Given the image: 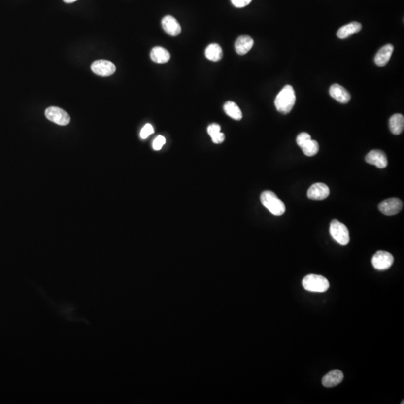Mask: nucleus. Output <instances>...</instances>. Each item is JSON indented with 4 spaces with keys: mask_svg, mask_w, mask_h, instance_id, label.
Returning a JSON list of instances; mask_svg holds the SVG:
<instances>
[{
    "mask_svg": "<svg viewBox=\"0 0 404 404\" xmlns=\"http://www.w3.org/2000/svg\"><path fill=\"white\" fill-rule=\"evenodd\" d=\"M231 1L236 8H243L252 2V0H231Z\"/></svg>",
    "mask_w": 404,
    "mask_h": 404,
    "instance_id": "26",
    "label": "nucleus"
},
{
    "mask_svg": "<svg viewBox=\"0 0 404 404\" xmlns=\"http://www.w3.org/2000/svg\"><path fill=\"white\" fill-rule=\"evenodd\" d=\"M362 27V24H361L360 23L353 21V22L350 23V24H347V25L343 26V27H340V28L337 30V37H339L340 39L347 38V37H350L352 34L361 31Z\"/></svg>",
    "mask_w": 404,
    "mask_h": 404,
    "instance_id": "16",
    "label": "nucleus"
},
{
    "mask_svg": "<svg viewBox=\"0 0 404 404\" xmlns=\"http://www.w3.org/2000/svg\"><path fill=\"white\" fill-rule=\"evenodd\" d=\"M154 130L152 125H150V124H147V125H145L144 128L141 129V132H140V137H141L142 139H145V138H148L150 135L154 134Z\"/></svg>",
    "mask_w": 404,
    "mask_h": 404,
    "instance_id": "24",
    "label": "nucleus"
},
{
    "mask_svg": "<svg viewBox=\"0 0 404 404\" xmlns=\"http://www.w3.org/2000/svg\"><path fill=\"white\" fill-rule=\"evenodd\" d=\"M77 0H64V2L66 3H72V2H76Z\"/></svg>",
    "mask_w": 404,
    "mask_h": 404,
    "instance_id": "27",
    "label": "nucleus"
},
{
    "mask_svg": "<svg viewBox=\"0 0 404 404\" xmlns=\"http://www.w3.org/2000/svg\"><path fill=\"white\" fill-rule=\"evenodd\" d=\"M403 208L402 201L397 198H391L382 201L379 204V210L386 216L398 214Z\"/></svg>",
    "mask_w": 404,
    "mask_h": 404,
    "instance_id": "7",
    "label": "nucleus"
},
{
    "mask_svg": "<svg viewBox=\"0 0 404 404\" xmlns=\"http://www.w3.org/2000/svg\"><path fill=\"white\" fill-rule=\"evenodd\" d=\"M368 164L374 165L379 168H386L388 165L387 157L383 151L380 150H373L366 157Z\"/></svg>",
    "mask_w": 404,
    "mask_h": 404,
    "instance_id": "10",
    "label": "nucleus"
},
{
    "mask_svg": "<svg viewBox=\"0 0 404 404\" xmlns=\"http://www.w3.org/2000/svg\"><path fill=\"white\" fill-rule=\"evenodd\" d=\"M389 128L391 132L395 135L402 134L404 128V115L401 114H395L389 119Z\"/></svg>",
    "mask_w": 404,
    "mask_h": 404,
    "instance_id": "18",
    "label": "nucleus"
},
{
    "mask_svg": "<svg viewBox=\"0 0 404 404\" xmlns=\"http://www.w3.org/2000/svg\"><path fill=\"white\" fill-rule=\"evenodd\" d=\"M393 51L394 47L392 44H386V45L381 47L374 57V62L376 66H379V67H383V66H386L389 63V61L390 60Z\"/></svg>",
    "mask_w": 404,
    "mask_h": 404,
    "instance_id": "12",
    "label": "nucleus"
},
{
    "mask_svg": "<svg viewBox=\"0 0 404 404\" xmlns=\"http://www.w3.org/2000/svg\"><path fill=\"white\" fill-rule=\"evenodd\" d=\"M372 265L377 270H386L392 267L394 258L392 254L386 251H378L372 258Z\"/></svg>",
    "mask_w": 404,
    "mask_h": 404,
    "instance_id": "6",
    "label": "nucleus"
},
{
    "mask_svg": "<svg viewBox=\"0 0 404 404\" xmlns=\"http://www.w3.org/2000/svg\"><path fill=\"white\" fill-rule=\"evenodd\" d=\"M261 204L274 216H281L286 210L285 204L270 190L263 192L261 195Z\"/></svg>",
    "mask_w": 404,
    "mask_h": 404,
    "instance_id": "2",
    "label": "nucleus"
},
{
    "mask_svg": "<svg viewBox=\"0 0 404 404\" xmlns=\"http://www.w3.org/2000/svg\"><path fill=\"white\" fill-rule=\"evenodd\" d=\"M330 95L339 103L346 104L351 99L350 94L343 86L338 84H333L330 89Z\"/></svg>",
    "mask_w": 404,
    "mask_h": 404,
    "instance_id": "13",
    "label": "nucleus"
},
{
    "mask_svg": "<svg viewBox=\"0 0 404 404\" xmlns=\"http://www.w3.org/2000/svg\"><path fill=\"white\" fill-rule=\"evenodd\" d=\"M162 27L164 31L171 36H177L181 33V27L178 21L171 15H167L162 20Z\"/></svg>",
    "mask_w": 404,
    "mask_h": 404,
    "instance_id": "11",
    "label": "nucleus"
},
{
    "mask_svg": "<svg viewBox=\"0 0 404 404\" xmlns=\"http://www.w3.org/2000/svg\"><path fill=\"white\" fill-rule=\"evenodd\" d=\"M207 133L211 137L213 143L220 144L225 140V134L221 132L220 125L218 124H211L207 128Z\"/></svg>",
    "mask_w": 404,
    "mask_h": 404,
    "instance_id": "19",
    "label": "nucleus"
},
{
    "mask_svg": "<svg viewBox=\"0 0 404 404\" xmlns=\"http://www.w3.org/2000/svg\"><path fill=\"white\" fill-rule=\"evenodd\" d=\"M330 193L328 186L323 183H316L308 189L307 196L312 200H323L330 196Z\"/></svg>",
    "mask_w": 404,
    "mask_h": 404,
    "instance_id": "9",
    "label": "nucleus"
},
{
    "mask_svg": "<svg viewBox=\"0 0 404 404\" xmlns=\"http://www.w3.org/2000/svg\"><path fill=\"white\" fill-rule=\"evenodd\" d=\"M304 289L311 292H326L330 288V282L325 277L315 274H309L303 280Z\"/></svg>",
    "mask_w": 404,
    "mask_h": 404,
    "instance_id": "3",
    "label": "nucleus"
},
{
    "mask_svg": "<svg viewBox=\"0 0 404 404\" xmlns=\"http://www.w3.org/2000/svg\"><path fill=\"white\" fill-rule=\"evenodd\" d=\"M254 45V40L250 36L242 35L236 39L235 50L237 54L242 56L250 51Z\"/></svg>",
    "mask_w": 404,
    "mask_h": 404,
    "instance_id": "14",
    "label": "nucleus"
},
{
    "mask_svg": "<svg viewBox=\"0 0 404 404\" xmlns=\"http://www.w3.org/2000/svg\"><path fill=\"white\" fill-rule=\"evenodd\" d=\"M330 233L332 237L341 246H346L350 242L348 229L345 225L337 219L332 221L330 226Z\"/></svg>",
    "mask_w": 404,
    "mask_h": 404,
    "instance_id": "4",
    "label": "nucleus"
},
{
    "mask_svg": "<svg viewBox=\"0 0 404 404\" xmlns=\"http://www.w3.org/2000/svg\"><path fill=\"white\" fill-rule=\"evenodd\" d=\"M166 144L165 137L163 135H158L153 141V148L155 151H160Z\"/></svg>",
    "mask_w": 404,
    "mask_h": 404,
    "instance_id": "25",
    "label": "nucleus"
},
{
    "mask_svg": "<svg viewBox=\"0 0 404 404\" xmlns=\"http://www.w3.org/2000/svg\"><path fill=\"white\" fill-rule=\"evenodd\" d=\"M224 111L229 117L233 119L239 121L242 119V114L239 106L233 102V101H228L225 103Z\"/></svg>",
    "mask_w": 404,
    "mask_h": 404,
    "instance_id": "21",
    "label": "nucleus"
},
{
    "mask_svg": "<svg viewBox=\"0 0 404 404\" xmlns=\"http://www.w3.org/2000/svg\"><path fill=\"white\" fill-rule=\"evenodd\" d=\"M343 373L339 370H333L323 376L322 384L327 388L334 387L343 381Z\"/></svg>",
    "mask_w": 404,
    "mask_h": 404,
    "instance_id": "15",
    "label": "nucleus"
},
{
    "mask_svg": "<svg viewBox=\"0 0 404 404\" xmlns=\"http://www.w3.org/2000/svg\"><path fill=\"white\" fill-rule=\"evenodd\" d=\"M296 102V95L294 88L287 85L281 89L275 99V106L277 110L282 114H288Z\"/></svg>",
    "mask_w": 404,
    "mask_h": 404,
    "instance_id": "1",
    "label": "nucleus"
},
{
    "mask_svg": "<svg viewBox=\"0 0 404 404\" xmlns=\"http://www.w3.org/2000/svg\"><path fill=\"white\" fill-rule=\"evenodd\" d=\"M205 56L212 62H219L222 59L223 53L220 46L217 44H211L206 48Z\"/></svg>",
    "mask_w": 404,
    "mask_h": 404,
    "instance_id": "20",
    "label": "nucleus"
},
{
    "mask_svg": "<svg viewBox=\"0 0 404 404\" xmlns=\"http://www.w3.org/2000/svg\"><path fill=\"white\" fill-rule=\"evenodd\" d=\"M311 139V135L308 133H301L299 134L297 138V143L300 148L306 143L307 141Z\"/></svg>",
    "mask_w": 404,
    "mask_h": 404,
    "instance_id": "23",
    "label": "nucleus"
},
{
    "mask_svg": "<svg viewBox=\"0 0 404 404\" xmlns=\"http://www.w3.org/2000/svg\"><path fill=\"white\" fill-rule=\"evenodd\" d=\"M92 71L101 76H109L116 70L115 65L107 60H98L91 66Z\"/></svg>",
    "mask_w": 404,
    "mask_h": 404,
    "instance_id": "8",
    "label": "nucleus"
},
{
    "mask_svg": "<svg viewBox=\"0 0 404 404\" xmlns=\"http://www.w3.org/2000/svg\"><path fill=\"white\" fill-rule=\"evenodd\" d=\"M45 115L47 119L61 126H65L70 123V115L63 109L56 106L47 108L45 111Z\"/></svg>",
    "mask_w": 404,
    "mask_h": 404,
    "instance_id": "5",
    "label": "nucleus"
},
{
    "mask_svg": "<svg viewBox=\"0 0 404 404\" xmlns=\"http://www.w3.org/2000/svg\"><path fill=\"white\" fill-rule=\"evenodd\" d=\"M303 153L308 157H313L318 153L319 144L315 140H309L302 147Z\"/></svg>",
    "mask_w": 404,
    "mask_h": 404,
    "instance_id": "22",
    "label": "nucleus"
},
{
    "mask_svg": "<svg viewBox=\"0 0 404 404\" xmlns=\"http://www.w3.org/2000/svg\"><path fill=\"white\" fill-rule=\"evenodd\" d=\"M171 58L169 52L162 47H155L151 52V59L154 63L164 64L168 63Z\"/></svg>",
    "mask_w": 404,
    "mask_h": 404,
    "instance_id": "17",
    "label": "nucleus"
}]
</instances>
